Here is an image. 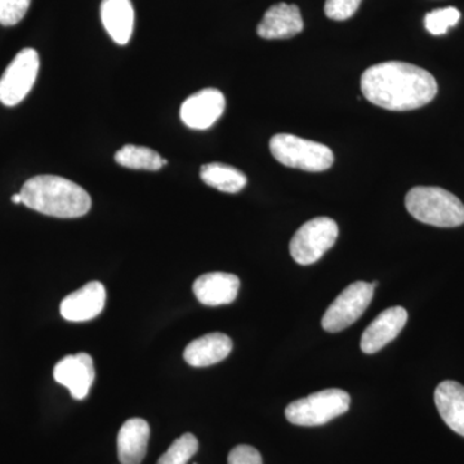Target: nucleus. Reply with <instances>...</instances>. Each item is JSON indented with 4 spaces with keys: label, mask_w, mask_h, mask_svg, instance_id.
<instances>
[{
    "label": "nucleus",
    "mask_w": 464,
    "mask_h": 464,
    "mask_svg": "<svg viewBox=\"0 0 464 464\" xmlns=\"http://www.w3.org/2000/svg\"><path fill=\"white\" fill-rule=\"evenodd\" d=\"M199 441L192 433H185L181 438L174 440L169 449L159 458L157 464H188L197 454Z\"/></svg>",
    "instance_id": "21"
},
{
    "label": "nucleus",
    "mask_w": 464,
    "mask_h": 464,
    "mask_svg": "<svg viewBox=\"0 0 464 464\" xmlns=\"http://www.w3.org/2000/svg\"><path fill=\"white\" fill-rule=\"evenodd\" d=\"M11 200L12 203L14 204H23V197H21V194L12 195Z\"/></svg>",
    "instance_id": "26"
},
{
    "label": "nucleus",
    "mask_w": 464,
    "mask_h": 464,
    "mask_svg": "<svg viewBox=\"0 0 464 464\" xmlns=\"http://www.w3.org/2000/svg\"><path fill=\"white\" fill-rule=\"evenodd\" d=\"M232 341L224 333H210L194 340L185 348L183 357L188 365L204 368L218 364L230 355Z\"/></svg>",
    "instance_id": "15"
},
{
    "label": "nucleus",
    "mask_w": 464,
    "mask_h": 464,
    "mask_svg": "<svg viewBox=\"0 0 464 464\" xmlns=\"http://www.w3.org/2000/svg\"><path fill=\"white\" fill-rule=\"evenodd\" d=\"M105 302V286L100 282H91L63 298L60 304L61 316L67 322H90L102 313Z\"/></svg>",
    "instance_id": "11"
},
{
    "label": "nucleus",
    "mask_w": 464,
    "mask_h": 464,
    "mask_svg": "<svg viewBox=\"0 0 464 464\" xmlns=\"http://www.w3.org/2000/svg\"><path fill=\"white\" fill-rule=\"evenodd\" d=\"M338 225L329 217H316L299 227L290 241L293 259L302 266L313 265L334 246Z\"/></svg>",
    "instance_id": "6"
},
{
    "label": "nucleus",
    "mask_w": 464,
    "mask_h": 464,
    "mask_svg": "<svg viewBox=\"0 0 464 464\" xmlns=\"http://www.w3.org/2000/svg\"><path fill=\"white\" fill-rule=\"evenodd\" d=\"M408 212L426 225L458 227L464 224V206L456 195L441 188L418 186L405 198Z\"/></svg>",
    "instance_id": "3"
},
{
    "label": "nucleus",
    "mask_w": 464,
    "mask_h": 464,
    "mask_svg": "<svg viewBox=\"0 0 464 464\" xmlns=\"http://www.w3.org/2000/svg\"><path fill=\"white\" fill-rule=\"evenodd\" d=\"M440 417L449 429L464 438V386L456 381H444L435 391Z\"/></svg>",
    "instance_id": "18"
},
{
    "label": "nucleus",
    "mask_w": 464,
    "mask_h": 464,
    "mask_svg": "<svg viewBox=\"0 0 464 464\" xmlns=\"http://www.w3.org/2000/svg\"><path fill=\"white\" fill-rule=\"evenodd\" d=\"M369 102L390 111H409L431 102L438 93L432 74L411 63L389 61L369 67L360 81Z\"/></svg>",
    "instance_id": "1"
},
{
    "label": "nucleus",
    "mask_w": 464,
    "mask_h": 464,
    "mask_svg": "<svg viewBox=\"0 0 464 464\" xmlns=\"http://www.w3.org/2000/svg\"><path fill=\"white\" fill-rule=\"evenodd\" d=\"M226 108L224 93L215 88L197 92L182 103L181 121L191 130H204L221 118Z\"/></svg>",
    "instance_id": "9"
},
{
    "label": "nucleus",
    "mask_w": 464,
    "mask_h": 464,
    "mask_svg": "<svg viewBox=\"0 0 464 464\" xmlns=\"http://www.w3.org/2000/svg\"><path fill=\"white\" fill-rule=\"evenodd\" d=\"M362 0H326V17L334 21L348 20L356 14Z\"/></svg>",
    "instance_id": "24"
},
{
    "label": "nucleus",
    "mask_w": 464,
    "mask_h": 464,
    "mask_svg": "<svg viewBox=\"0 0 464 464\" xmlns=\"http://www.w3.org/2000/svg\"><path fill=\"white\" fill-rule=\"evenodd\" d=\"M20 194L24 206L56 218H79L92 207L90 194L82 186L52 174L27 179Z\"/></svg>",
    "instance_id": "2"
},
{
    "label": "nucleus",
    "mask_w": 464,
    "mask_h": 464,
    "mask_svg": "<svg viewBox=\"0 0 464 464\" xmlns=\"http://www.w3.org/2000/svg\"><path fill=\"white\" fill-rule=\"evenodd\" d=\"M406 322H408V313L404 307H390L384 310L365 329L360 341L362 353L372 355L386 347L401 333Z\"/></svg>",
    "instance_id": "12"
},
{
    "label": "nucleus",
    "mask_w": 464,
    "mask_h": 464,
    "mask_svg": "<svg viewBox=\"0 0 464 464\" xmlns=\"http://www.w3.org/2000/svg\"><path fill=\"white\" fill-rule=\"evenodd\" d=\"M32 0H0V25L14 26L25 17Z\"/></svg>",
    "instance_id": "23"
},
{
    "label": "nucleus",
    "mask_w": 464,
    "mask_h": 464,
    "mask_svg": "<svg viewBox=\"0 0 464 464\" xmlns=\"http://www.w3.org/2000/svg\"><path fill=\"white\" fill-rule=\"evenodd\" d=\"M460 20V12L457 8L435 9L424 18V26L432 35H444L450 27L456 26Z\"/></svg>",
    "instance_id": "22"
},
{
    "label": "nucleus",
    "mask_w": 464,
    "mask_h": 464,
    "mask_svg": "<svg viewBox=\"0 0 464 464\" xmlns=\"http://www.w3.org/2000/svg\"><path fill=\"white\" fill-rule=\"evenodd\" d=\"M39 66L38 52L33 48L18 52L0 78V102L9 108L23 102L35 84Z\"/></svg>",
    "instance_id": "8"
},
{
    "label": "nucleus",
    "mask_w": 464,
    "mask_h": 464,
    "mask_svg": "<svg viewBox=\"0 0 464 464\" xmlns=\"http://www.w3.org/2000/svg\"><path fill=\"white\" fill-rule=\"evenodd\" d=\"M53 377L70 391L72 398L84 400L94 381L93 359L85 353L63 357L54 366Z\"/></svg>",
    "instance_id": "10"
},
{
    "label": "nucleus",
    "mask_w": 464,
    "mask_h": 464,
    "mask_svg": "<svg viewBox=\"0 0 464 464\" xmlns=\"http://www.w3.org/2000/svg\"><path fill=\"white\" fill-rule=\"evenodd\" d=\"M115 161L119 166L137 170L161 169L167 164L166 159L157 151L145 146L125 145L115 154Z\"/></svg>",
    "instance_id": "20"
},
{
    "label": "nucleus",
    "mask_w": 464,
    "mask_h": 464,
    "mask_svg": "<svg viewBox=\"0 0 464 464\" xmlns=\"http://www.w3.org/2000/svg\"><path fill=\"white\" fill-rule=\"evenodd\" d=\"M374 289L373 284L365 282L348 285L324 314V331L338 333L353 325L371 304Z\"/></svg>",
    "instance_id": "7"
},
{
    "label": "nucleus",
    "mask_w": 464,
    "mask_h": 464,
    "mask_svg": "<svg viewBox=\"0 0 464 464\" xmlns=\"http://www.w3.org/2000/svg\"><path fill=\"white\" fill-rule=\"evenodd\" d=\"M101 20L110 38L119 45L130 41L134 27V8L130 0H102Z\"/></svg>",
    "instance_id": "16"
},
{
    "label": "nucleus",
    "mask_w": 464,
    "mask_h": 464,
    "mask_svg": "<svg viewBox=\"0 0 464 464\" xmlns=\"http://www.w3.org/2000/svg\"><path fill=\"white\" fill-rule=\"evenodd\" d=\"M239 288V277L227 273L201 275L195 280L194 286H192L198 301L209 307L232 304L237 297Z\"/></svg>",
    "instance_id": "13"
},
{
    "label": "nucleus",
    "mask_w": 464,
    "mask_h": 464,
    "mask_svg": "<svg viewBox=\"0 0 464 464\" xmlns=\"http://www.w3.org/2000/svg\"><path fill=\"white\" fill-rule=\"evenodd\" d=\"M228 464H264L257 449L249 445L235 447L228 454Z\"/></svg>",
    "instance_id": "25"
},
{
    "label": "nucleus",
    "mask_w": 464,
    "mask_h": 464,
    "mask_svg": "<svg viewBox=\"0 0 464 464\" xmlns=\"http://www.w3.org/2000/svg\"><path fill=\"white\" fill-rule=\"evenodd\" d=\"M271 154L283 166L324 172L334 163V155L328 146L288 133H279L270 141Z\"/></svg>",
    "instance_id": "4"
},
{
    "label": "nucleus",
    "mask_w": 464,
    "mask_h": 464,
    "mask_svg": "<svg viewBox=\"0 0 464 464\" xmlns=\"http://www.w3.org/2000/svg\"><path fill=\"white\" fill-rule=\"evenodd\" d=\"M350 404L351 398L346 391L323 390L286 406L285 417L295 426H323L346 413Z\"/></svg>",
    "instance_id": "5"
},
{
    "label": "nucleus",
    "mask_w": 464,
    "mask_h": 464,
    "mask_svg": "<svg viewBox=\"0 0 464 464\" xmlns=\"http://www.w3.org/2000/svg\"><path fill=\"white\" fill-rule=\"evenodd\" d=\"M200 177L206 185L227 194H237L248 183L246 174L237 168L222 163L204 164Z\"/></svg>",
    "instance_id": "19"
},
{
    "label": "nucleus",
    "mask_w": 464,
    "mask_h": 464,
    "mask_svg": "<svg viewBox=\"0 0 464 464\" xmlns=\"http://www.w3.org/2000/svg\"><path fill=\"white\" fill-rule=\"evenodd\" d=\"M302 30L304 20L299 8L286 3H279L268 8L257 27L258 35L268 41L293 38Z\"/></svg>",
    "instance_id": "14"
},
{
    "label": "nucleus",
    "mask_w": 464,
    "mask_h": 464,
    "mask_svg": "<svg viewBox=\"0 0 464 464\" xmlns=\"http://www.w3.org/2000/svg\"><path fill=\"white\" fill-rule=\"evenodd\" d=\"M150 427L141 418H132L121 426L118 435L121 464H141L148 451Z\"/></svg>",
    "instance_id": "17"
}]
</instances>
